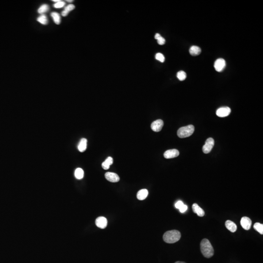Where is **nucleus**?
<instances>
[{"mask_svg": "<svg viewBox=\"0 0 263 263\" xmlns=\"http://www.w3.org/2000/svg\"><path fill=\"white\" fill-rule=\"evenodd\" d=\"M161 37V36L160 34H158V33H157V34H155V39L158 40L159 38H160Z\"/></svg>", "mask_w": 263, "mask_h": 263, "instance_id": "30", "label": "nucleus"}, {"mask_svg": "<svg viewBox=\"0 0 263 263\" xmlns=\"http://www.w3.org/2000/svg\"><path fill=\"white\" fill-rule=\"evenodd\" d=\"M225 226L227 229L231 232H235L237 230V226L236 224L230 220H227L226 222Z\"/></svg>", "mask_w": 263, "mask_h": 263, "instance_id": "13", "label": "nucleus"}, {"mask_svg": "<svg viewBox=\"0 0 263 263\" xmlns=\"http://www.w3.org/2000/svg\"><path fill=\"white\" fill-rule=\"evenodd\" d=\"M181 238V234L177 230L168 231L164 234L163 238L166 243L173 244L178 241Z\"/></svg>", "mask_w": 263, "mask_h": 263, "instance_id": "2", "label": "nucleus"}, {"mask_svg": "<svg viewBox=\"0 0 263 263\" xmlns=\"http://www.w3.org/2000/svg\"><path fill=\"white\" fill-rule=\"evenodd\" d=\"M165 42H166L165 39L164 38H163L162 36L160 38H159L158 40V43L159 45H164L165 43Z\"/></svg>", "mask_w": 263, "mask_h": 263, "instance_id": "28", "label": "nucleus"}, {"mask_svg": "<svg viewBox=\"0 0 263 263\" xmlns=\"http://www.w3.org/2000/svg\"><path fill=\"white\" fill-rule=\"evenodd\" d=\"M49 9V7L47 4H42L38 9V12L39 13L41 14L42 15L43 13H46V12L48 11Z\"/></svg>", "mask_w": 263, "mask_h": 263, "instance_id": "22", "label": "nucleus"}, {"mask_svg": "<svg viewBox=\"0 0 263 263\" xmlns=\"http://www.w3.org/2000/svg\"><path fill=\"white\" fill-rule=\"evenodd\" d=\"M175 263H186L185 262H180V261H177V262H175Z\"/></svg>", "mask_w": 263, "mask_h": 263, "instance_id": "33", "label": "nucleus"}, {"mask_svg": "<svg viewBox=\"0 0 263 263\" xmlns=\"http://www.w3.org/2000/svg\"><path fill=\"white\" fill-rule=\"evenodd\" d=\"M240 224L244 229L245 230H249L251 228L252 222L250 218L248 217H243L241 218Z\"/></svg>", "mask_w": 263, "mask_h": 263, "instance_id": "8", "label": "nucleus"}, {"mask_svg": "<svg viewBox=\"0 0 263 263\" xmlns=\"http://www.w3.org/2000/svg\"><path fill=\"white\" fill-rule=\"evenodd\" d=\"M75 8V6L74 4H70L66 6L64 8V11L62 12V16L65 17L67 16L70 11H72Z\"/></svg>", "mask_w": 263, "mask_h": 263, "instance_id": "18", "label": "nucleus"}, {"mask_svg": "<svg viewBox=\"0 0 263 263\" xmlns=\"http://www.w3.org/2000/svg\"><path fill=\"white\" fill-rule=\"evenodd\" d=\"M105 177L108 181L110 182L115 183V182H119L120 180V178L119 175L115 173H111V172H107L105 174Z\"/></svg>", "mask_w": 263, "mask_h": 263, "instance_id": "9", "label": "nucleus"}, {"mask_svg": "<svg viewBox=\"0 0 263 263\" xmlns=\"http://www.w3.org/2000/svg\"><path fill=\"white\" fill-rule=\"evenodd\" d=\"M113 163V158L109 157L107 158L105 161L102 163V167L104 170H108L109 169L110 166Z\"/></svg>", "mask_w": 263, "mask_h": 263, "instance_id": "16", "label": "nucleus"}, {"mask_svg": "<svg viewBox=\"0 0 263 263\" xmlns=\"http://www.w3.org/2000/svg\"><path fill=\"white\" fill-rule=\"evenodd\" d=\"M192 209H193V212L195 213H196L198 216L200 217H203L205 215V212L204 210L200 208L199 205L196 203H194L193 204L192 206Z\"/></svg>", "mask_w": 263, "mask_h": 263, "instance_id": "12", "label": "nucleus"}, {"mask_svg": "<svg viewBox=\"0 0 263 263\" xmlns=\"http://www.w3.org/2000/svg\"><path fill=\"white\" fill-rule=\"evenodd\" d=\"M75 176L78 179H81L84 177V170L81 168H77L75 171Z\"/></svg>", "mask_w": 263, "mask_h": 263, "instance_id": "20", "label": "nucleus"}, {"mask_svg": "<svg viewBox=\"0 0 263 263\" xmlns=\"http://www.w3.org/2000/svg\"><path fill=\"white\" fill-rule=\"evenodd\" d=\"M65 5V3L64 1H60L58 3H56L55 4H54L53 6H54L55 8H59L64 7Z\"/></svg>", "mask_w": 263, "mask_h": 263, "instance_id": "26", "label": "nucleus"}, {"mask_svg": "<svg viewBox=\"0 0 263 263\" xmlns=\"http://www.w3.org/2000/svg\"><path fill=\"white\" fill-rule=\"evenodd\" d=\"M215 145V141L212 138H209L205 142V144L203 146V152L205 154H208L212 151Z\"/></svg>", "mask_w": 263, "mask_h": 263, "instance_id": "4", "label": "nucleus"}, {"mask_svg": "<svg viewBox=\"0 0 263 263\" xmlns=\"http://www.w3.org/2000/svg\"><path fill=\"white\" fill-rule=\"evenodd\" d=\"M253 228L256 231L259 232L261 234H263V225L260 223H256L253 226Z\"/></svg>", "mask_w": 263, "mask_h": 263, "instance_id": "23", "label": "nucleus"}, {"mask_svg": "<svg viewBox=\"0 0 263 263\" xmlns=\"http://www.w3.org/2000/svg\"><path fill=\"white\" fill-rule=\"evenodd\" d=\"M163 125V120L161 119H158L152 123L151 129L154 132H158L161 130Z\"/></svg>", "mask_w": 263, "mask_h": 263, "instance_id": "7", "label": "nucleus"}, {"mask_svg": "<svg viewBox=\"0 0 263 263\" xmlns=\"http://www.w3.org/2000/svg\"><path fill=\"white\" fill-rule=\"evenodd\" d=\"M66 1L69 2V3H71V2H73V1H72V0H67Z\"/></svg>", "mask_w": 263, "mask_h": 263, "instance_id": "32", "label": "nucleus"}, {"mask_svg": "<svg viewBox=\"0 0 263 263\" xmlns=\"http://www.w3.org/2000/svg\"><path fill=\"white\" fill-rule=\"evenodd\" d=\"M190 53L193 56H196L199 55L201 52V48L197 46H192L189 50Z\"/></svg>", "mask_w": 263, "mask_h": 263, "instance_id": "17", "label": "nucleus"}, {"mask_svg": "<svg viewBox=\"0 0 263 263\" xmlns=\"http://www.w3.org/2000/svg\"><path fill=\"white\" fill-rule=\"evenodd\" d=\"M231 109L228 107H223L219 108L216 111L217 116L220 117H226L231 114Z\"/></svg>", "mask_w": 263, "mask_h": 263, "instance_id": "6", "label": "nucleus"}, {"mask_svg": "<svg viewBox=\"0 0 263 263\" xmlns=\"http://www.w3.org/2000/svg\"><path fill=\"white\" fill-rule=\"evenodd\" d=\"M226 65V63L225 59H223L220 58L216 59L215 62L214 67L216 71L220 72L222 71L225 68Z\"/></svg>", "mask_w": 263, "mask_h": 263, "instance_id": "5", "label": "nucleus"}, {"mask_svg": "<svg viewBox=\"0 0 263 263\" xmlns=\"http://www.w3.org/2000/svg\"><path fill=\"white\" fill-rule=\"evenodd\" d=\"M37 20L38 22H39L40 23H42L43 25H46L48 23V19H47V17L46 15L44 14H42L40 16L37 18Z\"/></svg>", "mask_w": 263, "mask_h": 263, "instance_id": "21", "label": "nucleus"}, {"mask_svg": "<svg viewBox=\"0 0 263 263\" xmlns=\"http://www.w3.org/2000/svg\"><path fill=\"white\" fill-rule=\"evenodd\" d=\"M184 203L182 201H178L175 204V208L177 209H180V208L183 206V205H184Z\"/></svg>", "mask_w": 263, "mask_h": 263, "instance_id": "27", "label": "nucleus"}, {"mask_svg": "<svg viewBox=\"0 0 263 263\" xmlns=\"http://www.w3.org/2000/svg\"><path fill=\"white\" fill-rule=\"evenodd\" d=\"M155 59L161 62H164L165 61L164 56L160 53H158L155 55Z\"/></svg>", "mask_w": 263, "mask_h": 263, "instance_id": "25", "label": "nucleus"}, {"mask_svg": "<svg viewBox=\"0 0 263 263\" xmlns=\"http://www.w3.org/2000/svg\"><path fill=\"white\" fill-rule=\"evenodd\" d=\"M177 77L178 78V80L183 81L186 79L187 77V75L185 72L183 71H180L177 73Z\"/></svg>", "mask_w": 263, "mask_h": 263, "instance_id": "24", "label": "nucleus"}, {"mask_svg": "<svg viewBox=\"0 0 263 263\" xmlns=\"http://www.w3.org/2000/svg\"><path fill=\"white\" fill-rule=\"evenodd\" d=\"M194 131V126L189 125L185 127H181L177 131V136L180 138H185L190 136Z\"/></svg>", "mask_w": 263, "mask_h": 263, "instance_id": "3", "label": "nucleus"}, {"mask_svg": "<svg viewBox=\"0 0 263 263\" xmlns=\"http://www.w3.org/2000/svg\"><path fill=\"white\" fill-rule=\"evenodd\" d=\"M201 252L204 257L207 258L212 257L214 254V250L209 240L203 239L200 243Z\"/></svg>", "mask_w": 263, "mask_h": 263, "instance_id": "1", "label": "nucleus"}, {"mask_svg": "<svg viewBox=\"0 0 263 263\" xmlns=\"http://www.w3.org/2000/svg\"><path fill=\"white\" fill-rule=\"evenodd\" d=\"M96 225L101 229H104L107 225V220L104 217H99L96 219Z\"/></svg>", "mask_w": 263, "mask_h": 263, "instance_id": "11", "label": "nucleus"}, {"mask_svg": "<svg viewBox=\"0 0 263 263\" xmlns=\"http://www.w3.org/2000/svg\"><path fill=\"white\" fill-rule=\"evenodd\" d=\"M51 16L54 22L56 24H59L61 23V18L60 15L58 13L56 12H52Z\"/></svg>", "mask_w": 263, "mask_h": 263, "instance_id": "19", "label": "nucleus"}, {"mask_svg": "<svg viewBox=\"0 0 263 263\" xmlns=\"http://www.w3.org/2000/svg\"><path fill=\"white\" fill-rule=\"evenodd\" d=\"M179 152L177 149H171L166 151L164 154V157L166 159H170L178 157Z\"/></svg>", "mask_w": 263, "mask_h": 263, "instance_id": "10", "label": "nucleus"}, {"mask_svg": "<svg viewBox=\"0 0 263 263\" xmlns=\"http://www.w3.org/2000/svg\"><path fill=\"white\" fill-rule=\"evenodd\" d=\"M87 140L86 138H83L80 140L78 146V148L79 151L81 152H84L85 151L87 148Z\"/></svg>", "mask_w": 263, "mask_h": 263, "instance_id": "14", "label": "nucleus"}, {"mask_svg": "<svg viewBox=\"0 0 263 263\" xmlns=\"http://www.w3.org/2000/svg\"><path fill=\"white\" fill-rule=\"evenodd\" d=\"M148 195V191L146 189H142L139 190L137 193V198L139 200H143L146 199Z\"/></svg>", "mask_w": 263, "mask_h": 263, "instance_id": "15", "label": "nucleus"}, {"mask_svg": "<svg viewBox=\"0 0 263 263\" xmlns=\"http://www.w3.org/2000/svg\"><path fill=\"white\" fill-rule=\"evenodd\" d=\"M60 1V0H53V1H54V2H55V3H58L59 1Z\"/></svg>", "mask_w": 263, "mask_h": 263, "instance_id": "31", "label": "nucleus"}, {"mask_svg": "<svg viewBox=\"0 0 263 263\" xmlns=\"http://www.w3.org/2000/svg\"><path fill=\"white\" fill-rule=\"evenodd\" d=\"M188 209V206L187 205H185V204H184L183 205V206L181 207L179 211L181 213H184V212H185Z\"/></svg>", "mask_w": 263, "mask_h": 263, "instance_id": "29", "label": "nucleus"}]
</instances>
